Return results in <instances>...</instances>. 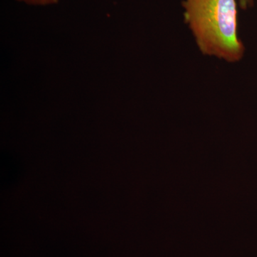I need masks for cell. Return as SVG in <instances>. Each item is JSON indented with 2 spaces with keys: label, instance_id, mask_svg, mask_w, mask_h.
<instances>
[{
  "label": "cell",
  "instance_id": "cell-2",
  "mask_svg": "<svg viewBox=\"0 0 257 257\" xmlns=\"http://www.w3.org/2000/svg\"><path fill=\"white\" fill-rule=\"evenodd\" d=\"M18 1L24 2L29 5H47L55 4L58 3L60 0H18Z\"/></svg>",
  "mask_w": 257,
  "mask_h": 257
},
{
  "label": "cell",
  "instance_id": "cell-1",
  "mask_svg": "<svg viewBox=\"0 0 257 257\" xmlns=\"http://www.w3.org/2000/svg\"><path fill=\"white\" fill-rule=\"evenodd\" d=\"M184 23L203 55L237 63L245 49L239 35L237 0H182Z\"/></svg>",
  "mask_w": 257,
  "mask_h": 257
},
{
  "label": "cell",
  "instance_id": "cell-3",
  "mask_svg": "<svg viewBox=\"0 0 257 257\" xmlns=\"http://www.w3.org/2000/svg\"><path fill=\"white\" fill-rule=\"evenodd\" d=\"M238 4L241 10H246L252 8L254 5V0H237Z\"/></svg>",
  "mask_w": 257,
  "mask_h": 257
}]
</instances>
